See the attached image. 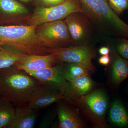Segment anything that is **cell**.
<instances>
[{
  "label": "cell",
  "mask_w": 128,
  "mask_h": 128,
  "mask_svg": "<svg viewBox=\"0 0 128 128\" xmlns=\"http://www.w3.org/2000/svg\"><path fill=\"white\" fill-rule=\"evenodd\" d=\"M3 48H4V47H3V46H0V50L3 49Z\"/></svg>",
  "instance_id": "28"
},
{
  "label": "cell",
  "mask_w": 128,
  "mask_h": 128,
  "mask_svg": "<svg viewBox=\"0 0 128 128\" xmlns=\"http://www.w3.org/2000/svg\"><path fill=\"white\" fill-rule=\"evenodd\" d=\"M83 13L90 20L104 27L111 28L128 38V25L120 18L108 0H79Z\"/></svg>",
  "instance_id": "3"
},
{
  "label": "cell",
  "mask_w": 128,
  "mask_h": 128,
  "mask_svg": "<svg viewBox=\"0 0 128 128\" xmlns=\"http://www.w3.org/2000/svg\"><path fill=\"white\" fill-rule=\"evenodd\" d=\"M76 12H82L79 0H67L54 6L36 8L28 21V25L38 26L42 24L55 22L65 18Z\"/></svg>",
  "instance_id": "6"
},
{
  "label": "cell",
  "mask_w": 128,
  "mask_h": 128,
  "mask_svg": "<svg viewBox=\"0 0 128 128\" xmlns=\"http://www.w3.org/2000/svg\"><path fill=\"white\" fill-rule=\"evenodd\" d=\"M36 8H48L60 4L67 0H33Z\"/></svg>",
  "instance_id": "22"
},
{
  "label": "cell",
  "mask_w": 128,
  "mask_h": 128,
  "mask_svg": "<svg viewBox=\"0 0 128 128\" xmlns=\"http://www.w3.org/2000/svg\"><path fill=\"white\" fill-rule=\"evenodd\" d=\"M57 60L52 53L46 55L27 54L13 66L16 68L27 72L53 66Z\"/></svg>",
  "instance_id": "11"
},
{
  "label": "cell",
  "mask_w": 128,
  "mask_h": 128,
  "mask_svg": "<svg viewBox=\"0 0 128 128\" xmlns=\"http://www.w3.org/2000/svg\"><path fill=\"white\" fill-rule=\"evenodd\" d=\"M48 50L50 53L54 54L58 61L80 64L89 69L91 72H94L95 69L92 60L95 52L89 46L59 47L48 48Z\"/></svg>",
  "instance_id": "7"
},
{
  "label": "cell",
  "mask_w": 128,
  "mask_h": 128,
  "mask_svg": "<svg viewBox=\"0 0 128 128\" xmlns=\"http://www.w3.org/2000/svg\"><path fill=\"white\" fill-rule=\"evenodd\" d=\"M64 69V76L67 81H70L83 76L89 75L91 72L87 68L75 63H68Z\"/></svg>",
  "instance_id": "20"
},
{
  "label": "cell",
  "mask_w": 128,
  "mask_h": 128,
  "mask_svg": "<svg viewBox=\"0 0 128 128\" xmlns=\"http://www.w3.org/2000/svg\"><path fill=\"white\" fill-rule=\"evenodd\" d=\"M39 86L32 76L14 66L0 69V99L16 107L27 106Z\"/></svg>",
  "instance_id": "1"
},
{
  "label": "cell",
  "mask_w": 128,
  "mask_h": 128,
  "mask_svg": "<svg viewBox=\"0 0 128 128\" xmlns=\"http://www.w3.org/2000/svg\"><path fill=\"white\" fill-rule=\"evenodd\" d=\"M60 102L57 109L59 120V128H86V125L76 110L67 104Z\"/></svg>",
  "instance_id": "13"
},
{
  "label": "cell",
  "mask_w": 128,
  "mask_h": 128,
  "mask_svg": "<svg viewBox=\"0 0 128 128\" xmlns=\"http://www.w3.org/2000/svg\"><path fill=\"white\" fill-rule=\"evenodd\" d=\"M0 12L10 16L25 15L29 12L25 6L15 0H0Z\"/></svg>",
  "instance_id": "18"
},
{
  "label": "cell",
  "mask_w": 128,
  "mask_h": 128,
  "mask_svg": "<svg viewBox=\"0 0 128 128\" xmlns=\"http://www.w3.org/2000/svg\"><path fill=\"white\" fill-rule=\"evenodd\" d=\"M63 99H65L64 96L59 88L44 84L40 85L27 106L29 108L37 111Z\"/></svg>",
  "instance_id": "8"
},
{
  "label": "cell",
  "mask_w": 128,
  "mask_h": 128,
  "mask_svg": "<svg viewBox=\"0 0 128 128\" xmlns=\"http://www.w3.org/2000/svg\"><path fill=\"white\" fill-rule=\"evenodd\" d=\"M35 25L0 26V46L15 48L28 54L46 55L48 48L38 38Z\"/></svg>",
  "instance_id": "2"
},
{
  "label": "cell",
  "mask_w": 128,
  "mask_h": 128,
  "mask_svg": "<svg viewBox=\"0 0 128 128\" xmlns=\"http://www.w3.org/2000/svg\"><path fill=\"white\" fill-rule=\"evenodd\" d=\"M35 32L39 41L48 48L62 47L73 42L66 24L62 20L38 25Z\"/></svg>",
  "instance_id": "5"
},
{
  "label": "cell",
  "mask_w": 128,
  "mask_h": 128,
  "mask_svg": "<svg viewBox=\"0 0 128 128\" xmlns=\"http://www.w3.org/2000/svg\"><path fill=\"white\" fill-rule=\"evenodd\" d=\"M110 62V57L108 55L102 56L98 59L99 64L105 66L109 64Z\"/></svg>",
  "instance_id": "25"
},
{
  "label": "cell",
  "mask_w": 128,
  "mask_h": 128,
  "mask_svg": "<svg viewBox=\"0 0 128 128\" xmlns=\"http://www.w3.org/2000/svg\"><path fill=\"white\" fill-rule=\"evenodd\" d=\"M98 52L102 56L108 55L110 53V50L108 47H102L99 49Z\"/></svg>",
  "instance_id": "26"
},
{
  "label": "cell",
  "mask_w": 128,
  "mask_h": 128,
  "mask_svg": "<svg viewBox=\"0 0 128 128\" xmlns=\"http://www.w3.org/2000/svg\"><path fill=\"white\" fill-rule=\"evenodd\" d=\"M37 117V111L28 106L16 107L15 116L8 128H34Z\"/></svg>",
  "instance_id": "14"
},
{
  "label": "cell",
  "mask_w": 128,
  "mask_h": 128,
  "mask_svg": "<svg viewBox=\"0 0 128 128\" xmlns=\"http://www.w3.org/2000/svg\"><path fill=\"white\" fill-rule=\"evenodd\" d=\"M94 86L89 75L67 81L63 92L65 99L72 104L79 97L90 92Z\"/></svg>",
  "instance_id": "12"
},
{
  "label": "cell",
  "mask_w": 128,
  "mask_h": 128,
  "mask_svg": "<svg viewBox=\"0 0 128 128\" xmlns=\"http://www.w3.org/2000/svg\"><path fill=\"white\" fill-rule=\"evenodd\" d=\"M0 50V69L13 66L26 54L10 46H5Z\"/></svg>",
  "instance_id": "15"
},
{
  "label": "cell",
  "mask_w": 128,
  "mask_h": 128,
  "mask_svg": "<svg viewBox=\"0 0 128 128\" xmlns=\"http://www.w3.org/2000/svg\"><path fill=\"white\" fill-rule=\"evenodd\" d=\"M65 20L73 42H82L87 36L90 30V19L82 12L70 14Z\"/></svg>",
  "instance_id": "9"
},
{
  "label": "cell",
  "mask_w": 128,
  "mask_h": 128,
  "mask_svg": "<svg viewBox=\"0 0 128 128\" xmlns=\"http://www.w3.org/2000/svg\"><path fill=\"white\" fill-rule=\"evenodd\" d=\"M15 107L10 102L0 99V128H8L15 116Z\"/></svg>",
  "instance_id": "19"
},
{
  "label": "cell",
  "mask_w": 128,
  "mask_h": 128,
  "mask_svg": "<svg viewBox=\"0 0 128 128\" xmlns=\"http://www.w3.org/2000/svg\"><path fill=\"white\" fill-rule=\"evenodd\" d=\"M112 79L114 84L118 85L128 78V60L117 55L112 69Z\"/></svg>",
  "instance_id": "16"
},
{
  "label": "cell",
  "mask_w": 128,
  "mask_h": 128,
  "mask_svg": "<svg viewBox=\"0 0 128 128\" xmlns=\"http://www.w3.org/2000/svg\"><path fill=\"white\" fill-rule=\"evenodd\" d=\"M109 117L112 122L117 126L124 127L128 125V113L122 104L118 100L112 104Z\"/></svg>",
  "instance_id": "17"
},
{
  "label": "cell",
  "mask_w": 128,
  "mask_h": 128,
  "mask_svg": "<svg viewBox=\"0 0 128 128\" xmlns=\"http://www.w3.org/2000/svg\"><path fill=\"white\" fill-rule=\"evenodd\" d=\"M54 119V115L52 112L49 111L46 112L41 119L38 128H47L50 127Z\"/></svg>",
  "instance_id": "23"
},
{
  "label": "cell",
  "mask_w": 128,
  "mask_h": 128,
  "mask_svg": "<svg viewBox=\"0 0 128 128\" xmlns=\"http://www.w3.org/2000/svg\"><path fill=\"white\" fill-rule=\"evenodd\" d=\"M25 72L45 84L58 88L62 93L67 82L64 76V69L59 66H50L36 71Z\"/></svg>",
  "instance_id": "10"
},
{
  "label": "cell",
  "mask_w": 128,
  "mask_h": 128,
  "mask_svg": "<svg viewBox=\"0 0 128 128\" xmlns=\"http://www.w3.org/2000/svg\"><path fill=\"white\" fill-rule=\"evenodd\" d=\"M20 0L21 1L24 2H29L32 1V0Z\"/></svg>",
  "instance_id": "27"
},
{
  "label": "cell",
  "mask_w": 128,
  "mask_h": 128,
  "mask_svg": "<svg viewBox=\"0 0 128 128\" xmlns=\"http://www.w3.org/2000/svg\"><path fill=\"white\" fill-rule=\"evenodd\" d=\"M118 50L122 57L128 60V40L122 39L118 46Z\"/></svg>",
  "instance_id": "24"
},
{
  "label": "cell",
  "mask_w": 128,
  "mask_h": 128,
  "mask_svg": "<svg viewBox=\"0 0 128 128\" xmlns=\"http://www.w3.org/2000/svg\"><path fill=\"white\" fill-rule=\"evenodd\" d=\"M92 126L95 128H108L105 116L108 102L105 93L96 90L79 97L73 102Z\"/></svg>",
  "instance_id": "4"
},
{
  "label": "cell",
  "mask_w": 128,
  "mask_h": 128,
  "mask_svg": "<svg viewBox=\"0 0 128 128\" xmlns=\"http://www.w3.org/2000/svg\"><path fill=\"white\" fill-rule=\"evenodd\" d=\"M114 12L119 16L128 9V0H108Z\"/></svg>",
  "instance_id": "21"
}]
</instances>
